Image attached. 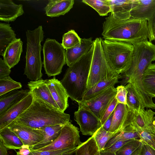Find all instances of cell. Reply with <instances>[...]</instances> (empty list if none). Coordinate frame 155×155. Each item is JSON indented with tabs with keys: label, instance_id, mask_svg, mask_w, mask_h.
Instances as JSON below:
<instances>
[{
	"label": "cell",
	"instance_id": "cell-1",
	"mask_svg": "<svg viewBox=\"0 0 155 155\" xmlns=\"http://www.w3.org/2000/svg\"><path fill=\"white\" fill-rule=\"evenodd\" d=\"M102 35L105 40L133 44L148 40L149 33L146 20L130 18L120 21L109 14L103 24Z\"/></svg>",
	"mask_w": 155,
	"mask_h": 155
},
{
	"label": "cell",
	"instance_id": "cell-2",
	"mask_svg": "<svg viewBox=\"0 0 155 155\" xmlns=\"http://www.w3.org/2000/svg\"><path fill=\"white\" fill-rule=\"evenodd\" d=\"M70 115L58 110L42 101L34 98L30 107L14 121L29 127L39 129L45 126L66 124Z\"/></svg>",
	"mask_w": 155,
	"mask_h": 155
},
{
	"label": "cell",
	"instance_id": "cell-3",
	"mask_svg": "<svg viewBox=\"0 0 155 155\" xmlns=\"http://www.w3.org/2000/svg\"><path fill=\"white\" fill-rule=\"evenodd\" d=\"M94 44L84 55L67 69L61 82L69 97L77 102L81 101L87 91Z\"/></svg>",
	"mask_w": 155,
	"mask_h": 155
},
{
	"label": "cell",
	"instance_id": "cell-4",
	"mask_svg": "<svg viewBox=\"0 0 155 155\" xmlns=\"http://www.w3.org/2000/svg\"><path fill=\"white\" fill-rule=\"evenodd\" d=\"M27 39L26 64L24 74L31 81L41 79L43 63L41 58L42 46L44 38V32L41 25L33 30L26 32Z\"/></svg>",
	"mask_w": 155,
	"mask_h": 155
},
{
	"label": "cell",
	"instance_id": "cell-5",
	"mask_svg": "<svg viewBox=\"0 0 155 155\" xmlns=\"http://www.w3.org/2000/svg\"><path fill=\"white\" fill-rule=\"evenodd\" d=\"M105 58L112 69L120 74L129 68L133 51L132 44L101 38Z\"/></svg>",
	"mask_w": 155,
	"mask_h": 155
},
{
	"label": "cell",
	"instance_id": "cell-6",
	"mask_svg": "<svg viewBox=\"0 0 155 155\" xmlns=\"http://www.w3.org/2000/svg\"><path fill=\"white\" fill-rule=\"evenodd\" d=\"M43 52L45 73L49 77L61 74L66 64L65 49L61 44L55 39L47 38L43 45Z\"/></svg>",
	"mask_w": 155,
	"mask_h": 155
},
{
	"label": "cell",
	"instance_id": "cell-7",
	"mask_svg": "<svg viewBox=\"0 0 155 155\" xmlns=\"http://www.w3.org/2000/svg\"><path fill=\"white\" fill-rule=\"evenodd\" d=\"M119 75L112 69L105 58L101 38H96L94 40V52L86 91L106 78Z\"/></svg>",
	"mask_w": 155,
	"mask_h": 155
},
{
	"label": "cell",
	"instance_id": "cell-8",
	"mask_svg": "<svg viewBox=\"0 0 155 155\" xmlns=\"http://www.w3.org/2000/svg\"><path fill=\"white\" fill-rule=\"evenodd\" d=\"M82 143L78 128L70 121L62 128L58 137L51 143L33 151H51L64 149L75 150Z\"/></svg>",
	"mask_w": 155,
	"mask_h": 155
},
{
	"label": "cell",
	"instance_id": "cell-9",
	"mask_svg": "<svg viewBox=\"0 0 155 155\" xmlns=\"http://www.w3.org/2000/svg\"><path fill=\"white\" fill-rule=\"evenodd\" d=\"M116 93V88L112 87L91 100L78 102L79 107L90 111L100 121L107 108L115 97Z\"/></svg>",
	"mask_w": 155,
	"mask_h": 155
},
{
	"label": "cell",
	"instance_id": "cell-10",
	"mask_svg": "<svg viewBox=\"0 0 155 155\" xmlns=\"http://www.w3.org/2000/svg\"><path fill=\"white\" fill-rule=\"evenodd\" d=\"M74 119L79 125L80 131L85 135H93L102 127L99 119L90 111L79 108L74 113Z\"/></svg>",
	"mask_w": 155,
	"mask_h": 155
},
{
	"label": "cell",
	"instance_id": "cell-11",
	"mask_svg": "<svg viewBox=\"0 0 155 155\" xmlns=\"http://www.w3.org/2000/svg\"><path fill=\"white\" fill-rule=\"evenodd\" d=\"M34 99L29 92L21 101L0 115V130L8 126L31 105Z\"/></svg>",
	"mask_w": 155,
	"mask_h": 155
},
{
	"label": "cell",
	"instance_id": "cell-12",
	"mask_svg": "<svg viewBox=\"0 0 155 155\" xmlns=\"http://www.w3.org/2000/svg\"><path fill=\"white\" fill-rule=\"evenodd\" d=\"M23 142L24 147H29L38 143L44 138V132L41 129H34L15 123V122L8 127Z\"/></svg>",
	"mask_w": 155,
	"mask_h": 155
},
{
	"label": "cell",
	"instance_id": "cell-13",
	"mask_svg": "<svg viewBox=\"0 0 155 155\" xmlns=\"http://www.w3.org/2000/svg\"><path fill=\"white\" fill-rule=\"evenodd\" d=\"M132 113L126 104L118 103L114 111L111 126L108 131L117 133L131 124Z\"/></svg>",
	"mask_w": 155,
	"mask_h": 155
},
{
	"label": "cell",
	"instance_id": "cell-14",
	"mask_svg": "<svg viewBox=\"0 0 155 155\" xmlns=\"http://www.w3.org/2000/svg\"><path fill=\"white\" fill-rule=\"evenodd\" d=\"M27 85L29 92L34 98L39 99L56 110L60 111L52 97L46 84V80L41 79L30 81L28 83Z\"/></svg>",
	"mask_w": 155,
	"mask_h": 155
},
{
	"label": "cell",
	"instance_id": "cell-15",
	"mask_svg": "<svg viewBox=\"0 0 155 155\" xmlns=\"http://www.w3.org/2000/svg\"><path fill=\"white\" fill-rule=\"evenodd\" d=\"M155 112L151 109H141L138 111L133 112L131 124L136 131L143 130L155 132L153 124Z\"/></svg>",
	"mask_w": 155,
	"mask_h": 155
},
{
	"label": "cell",
	"instance_id": "cell-16",
	"mask_svg": "<svg viewBox=\"0 0 155 155\" xmlns=\"http://www.w3.org/2000/svg\"><path fill=\"white\" fill-rule=\"evenodd\" d=\"M46 84L60 110L64 112L68 106L69 96L61 81L55 77L46 80Z\"/></svg>",
	"mask_w": 155,
	"mask_h": 155
},
{
	"label": "cell",
	"instance_id": "cell-17",
	"mask_svg": "<svg viewBox=\"0 0 155 155\" xmlns=\"http://www.w3.org/2000/svg\"><path fill=\"white\" fill-rule=\"evenodd\" d=\"M92 38H81V44L75 47L66 49V64L69 67L86 54L94 44Z\"/></svg>",
	"mask_w": 155,
	"mask_h": 155
},
{
	"label": "cell",
	"instance_id": "cell-18",
	"mask_svg": "<svg viewBox=\"0 0 155 155\" xmlns=\"http://www.w3.org/2000/svg\"><path fill=\"white\" fill-rule=\"evenodd\" d=\"M155 12V0H134L131 18L147 21Z\"/></svg>",
	"mask_w": 155,
	"mask_h": 155
},
{
	"label": "cell",
	"instance_id": "cell-19",
	"mask_svg": "<svg viewBox=\"0 0 155 155\" xmlns=\"http://www.w3.org/2000/svg\"><path fill=\"white\" fill-rule=\"evenodd\" d=\"M24 13L22 4H16L11 0H0L1 21H13Z\"/></svg>",
	"mask_w": 155,
	"mask_h": 155
},
{
	"label": "cell",
	"instance_id": "cell-20",
	"mask_svg": "<svg viewBox=\"0 0 155 155\" xmlns=\"http://www.w3.org/2000/svg\"><path fill=\"white\" fill-rule=\"evenodd\" d=\"M111 8V13L115 18L120 21L131 17L130 12L134 0H108Z\"/></svg>",
	"mask_w": 155,
	"mask_h": 155
},
{
	"label": "cell",
	"instance_id": "cell-21",
	"mask_svg": "<svg viewBox=\"0 0 155 155\" xmlns=\"http://www.w3.org/2000/svg\"><path fill=\"white\" fill-rule=\"evenodd\" d=\"M74 0H50L45 8L46 15L51 17L64 15L73 7Z\"/></svg>",
	"mask_w": 155,
	"mask_h": 155
},
{
	"label": "cell",
	"instance_id": "cell-22",
	"mask_svg": "<svg viewBox=\"0 0 155 155\" xmlns=\"http://www.w3.org/2000/svg\"><path fill=\"white\" fill-rule=\"evenodd\" d=\"M120 76V74L109 77L101 81L86 92L82 101L91 100L102 94L110 87L114 86L118 82Z\"/></svg>",
	"mask_w": 155,
	"mask_h": 155
},
{
	"label": "cell",
	"instance_id": "cell-23",
	"mask_svg": "<svg viewBox=\"0 0 155 155\" xmlns=\"http://www.w3.org/2000/svg\"><path fill=\"white\" fill-rule=\"evenodd\" d=\"M22 41L20 38L10 44L5 49L3 56L5 62L10 68H13L20 60L22 52Z\"/></svg>",
	"mask_w": 155,
	"mask_h": 155
},
{
	"label": "cell",
	"instance_id": "cell-24",
	"mask_svg": "<svg viewBox=\"0 0 155 155\" xmlns=\"http://www.w3.org/2000/svg\"><path fill=\"white\" fill-rule=\"evenodd\" d=\"M65 124L49 125L40 128L44 132L43 139L36 144L29 147L30 150L35 151L51 143L58 137L62 128Z\"/></svg>",
	"mask_w": 155,
	"mask_h": 155
},
{
	"label": "cell",
	"instance_id": "cell-25",
	"mask_svg": "<svg viewBox=\"0 0 155 155\" xmlns=\"http://www.w3.org/2000/svg\"><path fill=\"white\" fill-rule=\"evenodd\" d=\"M29 92L23 89L16 90L0 96V115L21 101Z\"/></svg>",
	"mask_w": 155,
	"mask_h": 155
},
{
	"label": "cell",
	"instance_id": "cell-26",
	"mask_svg": "<svg viewBox=\"0 0 155 155\" xmlns=\"http://www.w3.org/2000/svg\"><path fill=\"white\" fill-rule=\"evenodd\" d=\"M0 139L8 149L20 150L24 147L20 139L9 127L0 130Z\"/></svg>",
	"mask_w": 155,
	"mask_h": 155
},
{
	"label": "cell",
	"instance_id": "cell-27",
	"mask_svg": "<svg viewBox=\"0 0 155 155\" xmlns=\"http://www.w3.org/2000/svg\"><path fill=\"white\" fill-rule=\"evenodd\" d=\"M17 38L15 31L10 25L0 23V55L3 56L8 46Z\"/></svg>",
	"mask_w": 155,
	"mask_h": 155
},
{
	"label": "cell",
	"instance_id": "cell-28",
	"mask_svg": "<svg viewBox=\"0 0 155 155\" xmlns=\"http://www.w3.org/2000/svg\"><path fill=\"white\" fill-rule=\"evenodd\" d=\"M144 89L149 96L155 97V63L151 64L146 70L142 78Z\"/></svg>",
	"mask_w": 155,
	"mask_h": 155
},
{
	"label": "cell",
	"instance_id": "cell-29",
	"mask_svg": "<svg viewBox=\"0 0 155 155\" xmlns=\"http://www.w3.org/2000/svg\"><path fill=\"white\" fill-rule=\"evenodd\" d=\"M134 139L140 140V138L134 126L131 124L128 125L120 131L116 133L107 142L105 149L109 147L118 140H127Z\"/></svg>",
	"mask_w": 155,
	"mask_h": 155
},
{
	"label": "cell",
	"instance_id": "cell-30",
	"mask_svg": "<svg viewBox=\"0 0 155 155\" xmlns=\"http://www.w3.org/2000/svg\"><path fill=\"white\" fill-rule=\"evenodd\" d=\"M75 155H101L96 142L91 136L76 150Z\"/></svg>",
	"mask_w": 155,
	"mask_h": 155
},
{
	"label": "cell",
	"instance_id": "cell-31",
	"mask_svg": "<svg viewBox=\"0 0 155 155\" xmlns=\"http://www.w3.org/2000/svg\"><path fill=\"white\" fill-rule=\"evenodd\" d=\"M127 91L126 105L132 112L138 111L145 107L140 101L134 87L130 83L125 86Z\"/></svg>",
	"mask_w": 155,
	"mask_h": 155
},
{
	"label": "cell",
	"instance_id": "cell-32",
	"mask_svg": "<svg viewBox=\"0 0 155 155\" xmlns=\"http://www.w3.org/2000/svg\"><path fill=\"white\" fill-rule=\"evenodd\" d=\"M82 2L93 8L100 16H106L111 12L108 0H82Z\"/></svg>",
	"mask_w": 155,
	"mask_h": 155
},
{
	"label": "cell",
	"instance_id": "cell-33",
	"mask_svg": "<svg viewBox=\"0 0 155 155\" xmlns=\"http://www.w3.org/2000/svg\"><path fill=\"white\" fill-rule=\"evenodd\" d=\"M116 133L107 131L102 127L92 136L94 139L100 151L104 150L107 142Z\"/></svg>",
	"mask_w": 155,
	"mask_h": 155
},
{
	"label": "cell",
	"instance_id": "cell-34",
	"mask_svg": "<svg viewBox=\"0 0 155 155\" xmlns=\"http://www.w3.org/2000/svg\"><path fill=\"white\" fill-rule=\"evenodd\" d=\"M21 83L12 79L9 76L0 79V96L13 91L21 88Z\"/></svg>",
	"mask_w": 155,
	"mask_h": 155
},
{
	"label": "cell",
	"instance_id": "cell-35",
	"mask_svg": "<svg viewBox=\"0 0 155 155\" xmlns=\"http://www.w3.org/2000/svg\"><path fill=\"white\" fill-rule=\"evenodd\" d=\"M81 38L74 30H71L63 35L61 43L66 49L70 48L80 45Z\"/></svg>",
	"mask_w": 155,
	"mask_h": 155
},
{
	"label": "cell",
	"instance_id": "cell-36",
	"mask_svg": "<svg viewBox=\"0 0 155 155\" xmlns=\"http://www.w3.org/2000/svg\"><path fill=\"white\" fill-rule=\"evenodd\" d=\"M140 140H132L124 144L115 153L116 155H130L140 146Z\"/></svg>",
	"mask_w": 155,
	"mask_h": 155
},
{
	"label": "cell",
	"instance_id": "cell-37",
	"mask_svg": "<svg viewBox=\"0 0 155 155\" xmlns=\"http://www.w3.org/2000/svg\"><path fill=\"white\" fill-rule=\"evenodd\" d=\"M141 141L144 142L155 150V132L137 131Z\"/></svg>",
	"mask_w": 155,
	"mask_h": 155
},
{
	"label": "cell",
	"instance_id": "cell-38",
	"mask_svg": "<svg viewBox=\"0 0 155 155\" xmlns=\"http://www.w3.org/2000/svg\"><path fill=\"white\" fill-rule=\"evenodd\" d=\"M116 88L117 93L115 96L118 103L126 104L127 91L125 86H118Z\"/></svg>",
	"mask_w": 155,
	"mask_h": 155
},
{
	"label": "cell",
	"instance_id": "cell-39",
	"mask_svg": "<svg viewBox=\"0 0 155 155\" xmlns=\"http://www.w3.org/2000/svg\"><path fill=\"white\" fill-rule=\"evenodd\" d=\"M118 102L115 97L109 105L100 120L103 126L114 112Z\"/></svg>",
	"mask_w": 155,
	"mask_h": 155
},
{
	"label": "cell",
	"instance_id": "cell-40",
	"mask_svg": "<svg viewBox=\"0 0 155 155\" xmlns=\"http://www.w3.org/2000/svg\"><path fill=\"white\" fill-rule=\"evenodd\" d=\"M74 150H75L64 149L55 151H43L31 150L30 153L28 155H63Z\"/></svg>",
	"mask_w": 155,
	"mask_h": 155
},
{
	"label": "cell",
	"instance_id": "cell-41",
	"mask_svg": "<svg viewBox=\"0 0 155 155\" xmlns=\"http://www.w3.org/2000/svg\"><path fill=\"white\" fill-rule=\"evenodd\" d=\"M147 21L149 33L148 40L151 42L153 40H155V12Z\"/></svg>",
	"mask_w": 155,
	"mask_h": 155
},
{
	"label": "cell",
	"instance_id": "cell-42",
	"mask_svg": "<svg viewBox=\"0 0 155 155\" xmlns=\"http://www.w3.org/2000/svg\"><path fill=\"white\" fill-rule=\"evenodd\" d=\"M11 72L10 68L0 58V79L9 76Z\"/></svg>",
	"mask_w": 155,
	"mask_h": 155
},
{
	"label": "cell",
	"instance_id": "cell-43",
	"mask_svg": "<svg viewBox=\"0 0 155 155\" xmlns=\"http://www.w3.org/2000/svg\"><path fill=\"white\" fill-rule=\"evenodd\" d=\"M133 140H118L115 142L109 147L105 149L104 150L113 153H116L124 144Z\"/></svg>",
	"mask_w": 155,
	"mask_h": 155
},
{
	"label": "cell",
	"instance_id": "cell-44",
	"mask_svg": "<svg viewBox=\"0 0 155 155\" xmlns=\"http://www.w3.org/2000/svg\"><path fill=\"white\" fill-rule=\"evenodd\" d=\"M141 142L142 146L140 155H155V150L154 149L146 143Z\"/></svg>",
	"mask_w": 155,
	"mask_h": 155
},
{
	"label": "cell",
	"instance_id": "cell-45",
	"mask_svg": "<svg viewBox=\"0 0 155 155\" xmlns=\"http://www.w3.org/2000/svg\"><path fill=\"white\" fill-rule=\"evenodd\" d=\"M114 112L110 115L109 118L102 126L103 128L105 130L108 131L111 126L112 120Z\"/></svg>",
	"mask_w": 155,
	"mask_h": 155
},
{
	"label": "cell",
	"instance_id": "cell-46",
	"mask_svg": "<svg viewBox=\"0 0 155 155\" xmlns=\"http://www.w3.org/2000/svg\"><path fill=\"white\" fill-rule=\"evenodd\" d=\"M30 151L29 147H24L17 152L16 155H28Z\"/></svg>",
	"mask_w": 155,
	"mask_h": 155
},
{
	"label": "cell",
	"instance_id": "cell-47",
	"mask_svg": "<svg viewBox=\"0 0 155 155\" xmlns=\"http://www.w3.org/2000/svg\"><path fill=\"white\" fill-rule=\"evenodd\" d=\"M7 148L4 145L3 142L0 139V155H9Z\"/></svg>",
	"mask_w": 155,
	"mask_h": 155
},
{
	"label": "cell",
	"instance_id": "cell-48",
	"mask_svg": "<svg viewBox=\"0 0 155 155\" xmlns=\"http://www.w3.org/2000/svg\"><path fill=\"white\" fill-rule=\"evenodd\" d=\"M142 146V143H141L139 147L130 155H140Z\"/></svg>",
	"mask_w": 155,
	"mask_h": 155
},
{
	"label": "cell",
	"instance_id": "cell-49",
	"mask_svg": "<svg viewBox=\"0 0 155 155\" xmlns=\"http://www.w3.org/2000/svg\"><path fill=\"white\" fill-rule=\"evenodd\" d=\"M100 154L101 155H116L115 153H111L104 150L100 151Z\"/></svg>",
	"mask_w": 155,
	"mask_h": 155
},
{
	"label": "cell",
	"instance_id": "cell-50",
	"mask_svg": "<svg viewBox=\"0 0 155 155\" xmlns=\"http://www.w3.org/2000/svg\"><path fill=\"white\" fill-rule=\"evenodd\" d=\"M76 150H74L69 152H68L65 153L64 155H75V153Z\"/></svg>",
	"mask_w": 155,
	"mask_h": 155
},
{
	"label": "cell",
	"instance_id": "cell-51",
	"mask_svg": "<svg viewBox=\"0 0 155 155\" xmlns=\"http://www.w3.org/2000/svg\"><path fill=\"white\" fill-rule=\"evenodd\" d=\"M153 124L155 126V116L153 118Z\"/></svg>",
	"mask_w": 155,
	"mask_h": 155
},
{
	"label": "cell",
	"instance_id": "cell-52",
	"mask_svg": "<svg viewBox=\"0 0 155 155\" xmlns=\"http://www.w3.org/2000/svg\"><path fill=\"white\" fill-rule=\"evenodd\" d=\"M65 154H63V155H64V154H65Z\"/></svg>",
	"mask_w": 155,
	"mask_h": 155
}]
</instances>
